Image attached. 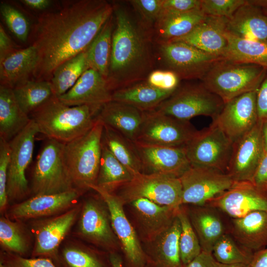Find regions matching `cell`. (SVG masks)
<instances>
[{
	"instance_id": "obj_1",
	"label": "cell",
	"mask_w": 267,
	"mask_h": 267,
	"mask_svg": "<svg viewBox=\"0 0 267 267\" xmlns=\"http://www.w3.org/2000/svg\"><path fill=\"white\" fill-rule=\"evenodd\" d=\"M113 10L105 0H79L40 15L31 44L38 56L34 80L49 82L57 67L86 50Z\"/></svg>"
},
{
	"instance_id": "obj_2",
	"label": "cell",
	"mask_w": 267,
	"mask_h": 267,
	"mask_svg": "<svg viewBox=\"0 0 267 267\" xmlns=\"http://www.w3.org/2000/svg\"><path fill=\"white\" fill-rule=\"evenodd\" d=\"M113 11L115 25L108 81L113 91L140 80L151 66L149 39L138 22L124 7Z\"/></svg>"
},
{
	"instance_id": "obj_3",
	"label": "cell",
	"mask_w": 267,
	"mask_h": 267,
	"mask_svg": "<svg viewBox=\"0 0 267 267\" xmlns=\"http://www.w3.org/2000/svg\"><path fill=\"white\" fill-rule=\"evenodd\" d=\"M101 106H68L54 96L29 117L39 133L48 139L67 143L85 134L94 126Z\"/></svg>"
},
{
	"instance_id": "obj_4",
	"label": "cell",
	"mask_w": 267,
	"mask_h": 267,
	"mask_svg": "<svg viewBox=\"0 0 267 267\" xmlns=\"http://www.w3.org/2000/svg\"><path fill=\"white\" fill-rule=\"evenodd\" d=\"M104 125L97 118L85 134L65 143L64 163L73 187L82 193L96 183L101 156Z\"/></svg>"
},
{
	"instance_id": "obj_5",
	"label": "cell",
	"mask_w": 267,
	"mask_h": 267,
	"mask_svg": "<svg viewBox=\"0 0 267 267\" xmlns=\"http://www.w3.org/2000/svg\"><path fill=\"white\" fill-rule=\"evenodd\" d=\"M267 70L259 65L235 63L221 58L201 81L205 87L225 103L243 94L257 91Z\"/></svg>"
},
{
	"instance_id": "obj_6",
	"label": "cell",
	"mask_w": 267,
	"mask_h": 267,
	"mask_svg": "<svg viewBox=\"0 0 267 267\" xmlns=\"http://www.w3.org/2000/svg\"><path fill=\"white\" fill-rule=\"evenodd\" d=\"M64 145L47 138L43 145L33 170L32 189L34 195L74 189L64 161Z\"/></svg>"
},
{
	"instance_id": "obj_7",
	"label": "cell",
	"mask_w": 267,
	"mask_h": 267,
	"mask_svg": "<svg viewBox=\"0 0 267 267\" xmlns=\"http://www.w3.org/2000/svg\"><path fill=\"white\" fill-rule=\"evenodd\" d=\"M224 103L218 95L208 90L202 83L178 88L154 111L184 121L204 116L213 120Z\"/></svg>"
},
{
	"instance_id": "obj_8",
	"label": "cell",
	"mask_w": 267,
	"mask_h": 267,
	"mask_svg": "<svg viewBox=\"0 0 267 267\" xmlns=\"http://www.w3.org/2000/svg\"><path fill=\"white\" fill-rule=\"evenodd\" d=\"M120 189L118 195L125 204L145 198L176 209L182 205V187L179 178L138 173Z\"/></svg>"
},
{
	"instance_id": "obj_9",
	"label": "cell",
	"mask_w": 267,
	"mask_h": 267,
	"mask_svg": "<svg viewBox=\"0 0 267 267\" xmlns=\"http://www.w3.org/2000/svg\"><path fill=\"white\" fill-rule=\"evenodd\" d=\"M233 142L214 123L197 131L185 145L192 166L208 167L226 173Z\"/></svg>"
},
{
	"instance_id": "obj_10",
	"label": "cell",
	"mask_w": 267,
	"mask_h": 267,
	"mask_svg": "<svg viewBox=\"0 0 267 267\" xmlns=\"http://www.w3.org/2000/svg\"><path fill=\"white\" fill-rule=\"evenodd\" d=\"M179 178L182 187V205L199 206L208 204L235 182L226 173L192 165Z\"/></svg>"
},
{
	"instance_id": "obj_11",
	"label": "cell",
	"mask_w": 267,
	"mask_h": 267,
	"mask_svg": "<svg viewBox=\"0 0 267 267\" xmlns=\"http://www.w3.org/2000/svg\"><path fill=\"white\" fill-rule=\"evenodd\" d=\"M162 60L180 79H200L220 57L178 41L162 42L159 47Z\"/></svg>"
},
{
	"instance_id": "obj_12",
	"label": "cell",
	"mask_w": 267,
	"mask_h": 267,
	"mask_svg": "<svg viewBox=\"0 0 267 267\" xmlns=\"http://www.w3.org/2000/svg\"><path fill=\"white\" fill-rule=\"evenodd\" d=\"M38 133L37 126L31 119L27 126L9 141L11 153L6 187L8 199H20L29 192L26 171L32 160Z\"/></svg>"
},
{
	"instance_id": "obj_13",
	"label": "cell",
	"mask_w": 267,
	"mask_h": 267,
	"mask_svg": "<svg viewBox=\"0 0 267 267\" xmlns=\"http://www.w3.org/2000/svg\"><path fill=\"white\" fill-rule=\"evenodd\" d=\"M98 194L108 210L113 231L120 241L128 267H143L146 257L136 232L124 211L125 204L121 197L95 184L89 185Z\"/></svg>"
},
{
	"instance_id": "obj_14",
	"label": "cell",
	"mask_w": 267,
	"mask_h": 267,
	"mask_svg": "<svg viewBox=\"0 0 267 267\" xmlns=\"http://www.w3.org/2000/svg\"><path fill=\"white\" fill-rule=\"evenodd\" d=\"M197 131L189 121L152 110L144 112L136 141L161 146H185Z\"/></svg>"
},
{
	"instance_id": "obj_15",
	"label": "cell",
	"mask_w": 267,
	"mask_h": 267,
	"mask_svg": "<svg viewBox=\"0 0 267 267\" xmlns=\"http://www.w3.org/2000/svg\"><path fill=\"white\" fill-rule=\"evenodd\" d=\"M142 173L179 178L191 166L185 146H166L134 141Z\"/></svg>"
},
{
	"instance_id": "obj_16",
	"label": "cell",
	"mask_w": 267,
	"mask_h": 267,
	"mask_svg": "<svg viewBox=\"0 0 267 267\" xmlns=\"http://www.w3.org/2000/svg\"><path fill=\"white\" fill-rule=\"evenodd\" d=\"M256 92L243 94L224 103L213 120L233 142L252 130L259 122Z\"/></svg>"
},
{
	"instance_id": "obj_17",
	"label": "cell",
	"mask_w": 267,
	"mask_h": 267,
	"mask_svg": "<svg viewBox=\"0 0 267 267\" xmlns=\"http://www.w3.org/2000/svg\"><path fill=\"white\" fill-rule=\"evenodd\" d=\"M262 126L259 121L252 130L233 142L227 173L234 182L252 181L265 150Z\"/></svg>"
},
{
	"instance_id": "obj_18",
	"label": "cell",
	"mask_w": 267,
	"mask_h": 267,
	"mask_svg": "<svg viewBox=\"0 0 267 267\" xmlns=\"http://www.w3.org/2000/svg\"><path fill=\"white\" fill-rule=\"evenodd\" d=\"M81 210L77 206L63 214L39 222L35 227V243L32 257L48 258L55 265L59 264V246Z\"/></svg>"
},
{
	"instance_id": "obj_19",
	"label": "cell",
	"mask_w": 267,
	"mask_h": 267,
	"mask_svg": "<svg viewBox=\"0 0 267 267\" xmlns=\"http://www.w3.org/2000/svg\"><path fill=\"white\" fill-rule=\"evenodd\" d=\"M208 204L218 208L233 219L242 218L253 212L267 211V195L250 182H235L227 190Z\"/></svg>"
},
{
	"instance_id": "obj_20",
	"label": "cell",
	"mask_w": 267,
	"mask_h": 267,
	"mask_svg": "<svg viewBox=\"0 0 267 267\" xmlns=\"http://www.w3.org/2000/svg\"><path fill=\"white\" fill-rule=\"evenodd\" d=\"M95 199L86 200L81 210L78 232L84 238L113 253L117 241L108 210Z\"/></svg>"
},
{
	"instance_id": "obj_21",
	"label": "cell",
	"mask_w": 267,
	"mask_h": 267,
	"mask_svg": "<svg viewBox=\"0 0 267 267\" xmlns=\"http://www.w3.org/2000/svg\"><path fill=\"white\" fill-rule=\"evenodd\" d=\"M82 194L74 189L57 194L34 195L13 206L8 215L11 219L16 220L55 215L70 209Z\"/></svg>"
},
{
	"instance_id": "obj_22",
	"label": "cell",
	"mask_w": 267,
	"mask_h": 267,
	"mask_svg": "<svg viewBox=\"0 0 267 267\" xmlns=\"http://www.w3.org/2000/svg\"><path fill=\"white\" fill-rule=\"evenodd\" d=\"M113 90L108 80L97 71L89 68L60 100L68 106L92 105L102 106L112 101Z\"/></svg>"
},
{
	"instance_id": "obj_23",
	"label": "cell",
	"mask_w": 267,
	"mask_h": 267,
	"mask_svg": "<svg viewBox=\"0 0 267 267\" xmlns=\"http://www.w3.org/2000/svg\"><path fill=\"white\" fill-rule=\"evenodd\" d=\"M227 21L228 19L224 17L206 15L189 33L171 41L186 43L221 57L227 46L225 32Z\"/></svg>"
},
{
	"instance_id": "obj_24",
	"label": "cell",
	"mask_w": 267,
	"mask_h": 267,
	"mask_svg": "<svg viewBox=\"0 0 267 267\" xmlns=\"http://www.w3.org/2000/svg\"><path fill=\"white\" fill-rule=\"evenodd\" d=\"M180 223L177 216L171 224L152 241L144 251L147 267H184L179 248Z\"/></svg>"
},
{
	"instance_id": "obj_25",
	"label": "cell",
	"mask_w": 267,
	"mask_h": 267,
	"mask_svg": "<svg viewBox=\"0 0 267 267\" xmlns=\"http://www.w3.org/2000/svg\"><path fill=\"white\" fill-rule=\"evenodd\" d=\"M144 112L115 101L103 105L97 116L104 125L115 130L130 140L136 141L141 128Z\"/></svg>"
},
{
	"instance_id": "obj_26",
	"label": "cell",
	"mask_w": 267,
	"mask_h": 267,
	"mask_svg": "<svg viewBox=\"0 0 267 267\" xmlns=\"http://www.w3.org/2000/svg\"><path fill=\"white\" fill-rule=\"evenodd\" d=\"M130 203L148 242L171 224L179 209L160 205L145 198H140Z\"/></svg>"
},
{
	"instance_id": "obj_27",
	"label": "cell",
	"mask_w": 267,
	"mask_h": 267,
	"mask_svg": "<svg viewBox=\"0 0 267 267\" xmlns=\"http://www.w3.org/2000/svg\"><path fill=\"white\" fill-rule=\"evenodd\" d=\"M226 30L237 37L267 40V16L263 9L247 2L228 19Z\"/></svg>"
},
{
	"instance_id": "obj_28",
	"label": "cell",
	"mask_w": 267,
	"mask_h": 267,
	"mask_svg": "<svg viewBox=\"0 0 267 267\" xmlns=\"http://www.w3.org/2000/svg\"><path fill=\"white\" fill-rule=\"evenodd\" d=\"M232 233L246 250L256 252L267 247V211H257L233 219Z\"/></svg>"
},
{
	"instance_id": "obj_29",
	"label": "cell",
	"mask_w": 267,
	"mask_h": 267,
	"mask_svg": "<svg viewBox=\"0 0 267 267\" xmlns=\"http://www.w3.org/2000/svg\"><path fill=\"white\" fill-rule=\"evenodd\" d=\"M37 59L36 49L31 45L15 51L0 63V85L13 89L30 80Z\"/></svg>"
},
{
	"instance_id": "obj_30",
	"label": "cell",
	"mask_w": 267,
	"mask_h": 267,
	"mask_svg": "<svg viewBox=\"0 0 267 267\" xmlns=\"http://www.w3.org/2000/svg\"><path fill=\"white\" fill-rule=\"evenodd\" d=\"M227 46L221 58L232 62L251 64L267 68V40L240 38L227 30Z\"/></svg>"
},
{
	"instance_id": "obj_31",
	"label": "cell",
	"mask_w": 267,
	"mask_h": 267,
	"mask_svg": "<svg viewBox=\"0 0 267 267\" xmlns=\"http://www.w3.org/2000/svg\"><path fill=\"white\" fill-rule=\"evenodd\" d=\"M31 119L19 106L13 89L0 86V138L10 141L29 123Z\"/></svg>"
},
{
	"instance_id": "obj_32",
	"label": "cell",
	"mask_w": 267,
	"mask_h": 267,
	"mask_svg": "<svg viewBox=\"0 0 267 267\" xmlns=\"http://www.w3.org/2000/svg\"><path fill=\"white\" fill-rule=\"evenodd\" d=\"M174 93L158 89L145 82L114 90L112 100L148 112L155 110Z\"/></svg>"
},
{
	"instance_id": "obj_33",
	"label": "cell",
	"mask_w": 267,
	"mask_h": 267,
	"mask_svg": "<svg viewBox=\"0 0 267 267\" xmlns=\"http://www.w3.org/2000/svg\"><path fill=\"white\" fill-rule=\"evenodd\" d=\"M189 217L202 250L212 253L216 242L225 233L220 217L213 210L202 207L194 209Z\"/></svg>"
},
{
	"instance_id": "obj_34",
	"label": "cell",
	"mask_w": 267,
	"mask_h": 267,
	"mask_svg": "<svg viewBox=\"0 0 267 267\" xmlns=\"http://www.w3.org/2000/svg\"><path fill=\"white\" fill-rule=\"evenodd\" d=\"M205 16L200 9L181 13L160 15L156 24L162 42L186 35Z\"/></svg>"
},
{
	"instance_id": "obj_35",
	"label": "cell",
	"mask_w": 267,
	"mask_h": 267,
	"mask_svg": "<svg viewBox=\"0 0 267 267\" xmlns=\"http://www.w3.org/2000/svg\"><path fill=\"white\" fill-rule=\"evenodd\" d=\"M133 176L111 153L102 139L101 156L96 184L111 192L129 182Z\"/></svg>"
},
{
	"instance_id": "obj_36",
	"label": "cell",
	"mask_w": 267,
	"mask_h": 267,
	"mask_svg": "<svg viewBox=\"0 0 267 267\" xmlns=\"http://www.w3.org/2000/svg\"><path fill=\"white\" fill-rule=\"evenodd\" d=\"M103 125L102 138L111 153L133 176L142 173L141 161L134 142L110 127Z\"/></svg>"
},
{
	"instance_id": "obj_37",
	"label": "cell",
	"mask_w": 267,
	"mask_h": 267,
	"mask_svg": "<svg viewBox=\"0 0 267 267\" xmlns=\"http://www.w3.org/2000/svg\"><path fill=\"white\" fill-rule=\"evenodd\" d=\"M114 25L112 15L87 49L89 68L97 71L107 79L109 75Z\"/></svg>"
},
{
	"instance_id": "obj_38",
	"label": "cell",
	"mask_w": 267,
	"mask_h": 267,
	"mask_svg": "<svg viewBox=\"0 0 267 267\" xmlns=\"http://www.w3.org/2000/svg\"><path fill=\"white\" fill-rule=\"evenodd\" d=\"M87 49L66 60L55 69L49 81L54 96L58 97L66 93L89 68Z\"/></svg>"
},
{
	"instance_id": "obj_39",
	"label": "cell",
	"mask_w": 267,
	"mask_h": 267,
	"mask_svg": "<svg viewBox=\"0 0 267 267\" xmlns=\"http://www.w3.org/2000/svg\"><path fill=\"white\" fill-rule=\"evenodd\" d=\"M16 101L28 116L54 96L50 82L29 80L13 89Z\"/></svg>"
},
{
	"instance_id": "obj_40",
	"label": "cell",
	"mask_w": 267,
	"mask_h": 267,
	"mask_svg": "<svg viewBox=\"0 0 267 267\" xmlns=\"http://www.w3.org/2000/svg\"><path fill=\"white\" fill-rule=\"evenodd\" d=\"M177 216L180 223L179 248L181 263L184 267L201 252V247L192 226L188 214L180 207Z\"/></svg>"
},
{
	"instance_id": "obj_41",
	"label": "cell",
	"mask_w": 267,
	"mask_h": 267,
	"mask_svg": "<svg viewBox=\"0 0 267 267\" xmlns=\"http://www.w3.org/2000/svg\"><path fill=\"white\" fill-rule=\"evenodd\" d=\"M59 264L63 267H111L110 260L77 246H67L59 255Z\"/></svg>"
},
{
	"instance_id": "obj_42",
	"label": "cell",
	"mask_w": 267,
	"mask_h": 267,
	"mask_svg": "<svg viewBox=\"0 0 267 267\" xmlns=\"http://www.w3.org/2000/svg\"><path fill=\"white\" fill-rule=\"evenodd\" d=\"M0 242L7 252L22 257L28 252V242L19 224L4 217L0 219Z\"/></svg>"
},
{
	"instance_id": "obj_43",
	"label": "cell",
	"mask_w": 267,
	"mask_h": 267,
	"mask_svg": "<svg viewBox=\"0 0 267 267\" xmlns=\"http://www.w3.org/2000/svg\"><path fill=\"white\" fill-rule=\"evenodd\" d=\"M212 254L217 262L232 264H250L254 253L241 249L230 236L224 233L214 245Z\"/></svg>"
},
{
	"instance_id": "obj_44",
	"label": "cell",
	"mask_w": 267,
	"mask_h": 267,
	"mask_svg": "<svg viewBox=\"0 0 267 267\" xmlns=\"http://www.w3.org/2000/svg\"><path fill=\"white\" fill-rule=\"evenodd\" d=\"M0 11L9 30L20 41L28 39L30 27L27 19L19 10L5 2H1Z\"/></svg>"
},
{
	"instance_id": "obj_45",
	"label": "cell",
	"mask_w": 267,
	"mask_h": 267,
	"mask_svg": "<svg viewBox=\"0 0 267 267\" xmlns=\"http://www.w3.org/2000/svg\"><path fill=\"white\" fill-rule=\"evenodd\" d=\"M247 0H201L200 9L207 16L231 18Z\"/></svg>"
},
{
	"instance_id": "obj_46",
	"label": "cell",
	"mask_w": 267,
	"mask_h": 267,
	"mask_svg": "<svg viewBox=\"0 0 267 267\" xmlns=\"http://www.w3.org/2000/svg\"><path fill=\"white\" fill-rule=\"evenodd\" d=\"M11 148L9 141L0 138V209L3 211L7 205V174Z\"/></svg>"
},
{
	"instance_id": "obj_47",
	"label": "cell",
	"mask_w": 267,
	"mask_h": 267,
	"mask_svg": "<svg viewBox=\"0 0 267 267\" xmlns=\"http://www.w3.org/2000/svg\"><path fill=\"white\" fill-rule=\"evenodd\" d=\"M179 77L169 70H156L149 74L146 83L158 89L175 92L178 88Z\"/></svg>"
},
{
	"instance_id": "obj_48",
	"label": "cell",
	"mask_w": 267,
	"mask_h": 267,
	"mask_svg": "<svg viewBox=\"0 0 267 267\" xmlns=\"http://www.w3.org/2000/svg\"><path fill=\"white\" fill-rule=\"evenodd\" d=\"M0 264L3 267H57L48 258H28L7 252L1 253Z\"/></svg>"
},
{
	"instance_id": "obj_49",
	"label": "cell",
	"mask_w": 267,
	"mask_h": 267,
	"mask_svg": "<svg viewBox=\"0 0 267 267\" xmlns=\"http://www.w3.org/2000/svg\"><path fill=\"white\" fill-rule=\"evenodd\" d=\"M130 2L144 22L156 23L162 11L163 0H132Z\"/></svg>"
},
{
	"instance_id": "obj_50",
	"label": "cell",
	"mask_w": 267,
	"mask_h": 267,
	"mask_svg": "<svg viewBox=\"0 0 267 267\" xmlns=\"http://www.w3.org/2000/svg\"><path fill=\"white\" fill-rule=\"evenodd\" d=\"M200 4L201 0H163L160 15L181 13L200 9Z\"/></svg>"
},
{
	"instance_id": "obj_51",
	"label": "cell",
	"mask_w": 267,
	"mask_h": 267,
	"mask_svg": "<svg viewBox=\"0 0 267 267\" xmlns=\"http://www.w3.org/2000/svg\"><path fill=\"white\" fill-rule=\"evenodd\" d=\"M251 183L257 189L267 195V150H265Z\"/></svg>"
},
{
	"instance_id": "obj_52",
	"label": "cell",
	"mask_w": 267,
	"mask_h": 267,
	"mask_svg": "<svg viewBox=\"0 0 267 267\" xmlns=\"http://www.w3.org/2000/svg\"><path fill=\"white\" fill-rule=\"evenodd\" d=\"M256 105L259 121H267V70L265 76L256 92Z\"/></svg>"
},
{
	"instance_id": "obj_53",
	"label": "cell",
	"mask_w": 267,
	"mask_h": 267,
	"mask_svg": "<svg viewBox=\"0 0 267 267\" xmlns=\"http://www.w3.org/2000/svg\"><path fill=\"white\" fill-rule=\"evenodd\" d=\"M14 44L5 32L2 25H0V63L16 51Z\"/></svg>"
},
{
	"instance_id": "obj_54",
	"label": "cell",
	"mask_w": 267,
	"mask_h": 267,
	"mask_svg": "<svg viewBox=\"0 0 267 267\" xmlns=\"http://www.w3.org/2000/svg\"><path fill=\"white\" fill-rule=\"evenodd\" d=\"M185 267H217V261L212 253L202 251Z\"/></svg>"
},
{
	"instance_id": "obj_55",
	"label": "cell",
	"mask_w": 267,
	"mask_h": 267,
	"mask_svg": "<svg viewBox=\"0 0 267 267\" xmlns=\"http://www.w3.org/2000/svg\"><path fill=\"white\" fill-rule=\"evenodd\" d=\"M250 267H267V247L254 253Z\"/></svg>"
},
{
	"instance_id": "obj_56",
	"label": "cell",
	"mask_w": 267,
	"mask_h": 267,
	"mask_svg": "<svg viewBox=\"0 0 267 267\" xmlns=\"http://www.w3.org/2000/svg\"><path fill=\"white\" fill-rule=\"evenodd\" d=\"M20 1L25 5L36 10H44L51 4L49 0H22Z\"/></svg>"
},
{
	"instance_id": "obj_57",
	"label": "cell",
	"mask_w": 267,
	"mask_h": 267,
	"mask_svg": "<svg viewBox=\"0 0 267 267\" xmlns=\"http://www.w3.org/2000/svg\"><path fill=\"white\" fill-rule=\"evenodd\" d=\"M109 258L111 267H124L121 257L115 252L109 253Z\"/></svg>"
},
{
	"instance_id": "obj_58",
	"label": "cell",
	"mask_w": 267,
	"mask_h": 267,
	"mask_svg": "<svg viewBox=\"0 0 267 267\" xmlns=\"http://www.w3.org/2000/svg\"><path fill=\"white\" fill-rule=\"evenodd\" d=\"M248 2L261 8H267V0H247Z\"/></svg>"
},
{
	"instance_id": "obj_59",
	"label": "cell",
	"mask_w": 267,
	"mask_h": 267,
	"mask_svg": "<svg viewBox=\"0 0 267 267\" xmlns=\"http://www.w3.org/2000/svg\"><path fill=\"white\" fill-rule=\"evenodd\" d=\"M250 264L238 263L232 264H224L217 262V267H250Z\"/></svg>"
},
{
	"instance_id": "obj_60",
	"label": "cell",
	"mask_w": 267,
	"mask_h": 267,
	"mask_svg": "<svg viewBox=\"0 0 267 267\" xmlns=\"http://www.w3.org/2000/svg\"><path fill=\"white\" fill-rule=\"evenodd\" d=\"M262 136L265 150H267V121L263 123Z\"/></svg>"
},
{
	"instance_id": "obj_61",
	"label": "cell",
	"mask_w": 267,
	"mask_h": 267,
	"mask_svg": "<svg viewBox=\"0 0 267 267\" xmlns=\"http://www.w3.org/2000/svg\"><path fill=\"white\" fill-rule=\"evenodd\" d=\"M265 13V14L267 16V8H262Z\"/></svg>"
},
{
	"instance_id": "obj_62",
	"label": "cell",
	"mask_w": 267,
	"mask_h": 267,
	"mask_svg": "<svg viewBox=\"0 0 267 267\" xmlns=\"http://www.w3.org/2000/svg\"><path fill=\"white\" fill-rule=\"evenodd\" d=\"M0 267H3L1 264H0Z\"/></svg>"
}]
</instances>
